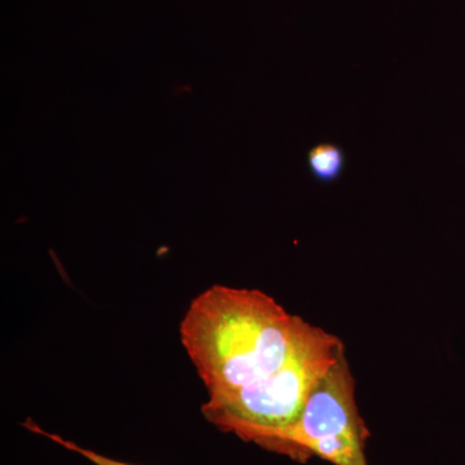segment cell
<instances>
[{
  "label": "cell",
  "mask_w": 465,
  "mask_h": 465,
  "mask_svg": "<svg viewBox=\"0 0 465 465\" xmlns=\"http://www.w3.org/2000/svg\"><path fill=\"white\" fill-rule=\"evenodd\" d=\"M311 326L262 291L213 286L193 300L180 335L208 396H217L280 370Z\"/></svg>",
  "instance_id": "cell-1"
},
{
  "label": "cell",
  "mask_w": 465,
  "mask_h": 465,
  "mask_svg": "<svg viewBox=\"0 0 465 465\" xmlns=\"http://www.w3.org/2000/svg\"><path fill=\"white\" fill-rule=\"evenodd\" d=\"M344 351L341 339L312 324L280 370L240 390L208 396L202 414L222 432L262 448L298 421L309 394Z\"/></svg>",
  "instance_id": "cell-2"
},
{
  "label": "cell",
  "mask_w": 465,
  "mask_h": 465,
  "mask_svg": "<svg viewBox=\"0 0 465 465\" xmlns=\"http://www.w3.org/2000/svg\"><path fill=\"white\" fill-rule=\"evenodd\" d=\"M369 437L344 351L309 394L298 421L272 437L262 449L299 463L317 457L333 465H369Z\"/></svg>",
  "instance_id": "cell-3"
},
{
  "label": "cell",
  "mask_w": 465,
  "mask_h": 465,
  "mask_svg": "<svg viewBox=\"0 0 465 465\" xmlns=\"http://www.w3.org/2000/svg\"><path fill=\"white\" fill-rule=\"evenodd\" d=\"M308 170L311 176L321 183H331L341 179L347 157L338 143H320L309 149Z\"/></svg>",
  "instance_id": "cell-4"
},
{
  "label": "cell",
  "mask_w": 465,
  "mask_h": 465,
  "mask_svg": "<svg viewBox=\"0 0 465 465\" xmlns=\"http://www.w3.org/2000/svg\"><path fill=\"white\" fill-rule=\"evenodd\" d=\"M23 427H25L27 430H30V432L39 434V436L54 440L57 445L63 446V448L70 450V451L76 452V454L87 459V460H90L91 463H94V465H133L105 457V455H101L99 452L92 451V450L82 448V446L76 445V443L72 442V440L63 439V437L58 436V434L45 432V430H42L38 424L34 423L32 419H27L25 423H23Z\"/></svg>",
  "instance_id": "cell-5"
}]
</instances>
